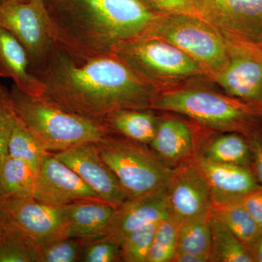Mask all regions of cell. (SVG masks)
Masks as SVG:
<instances>
[{
  "mask_svg": "<svg viewBox=\"0 0 262 262\" xmlns=\"http://www.w3.org/2000/svg\"><path fill=\"white\" fill-rule=\"evenodd\" d=\"M103 121L113 134L149 145L156 132L158 113L151 108H125L108 114Z\"/></svg>",
  "mask_w": 262,
  "mask_h": 262,
  "instance_id": "cell-20",
  "label": "cell"
},
{
  "mask_svg": "<svg viewBox=\"0 0 262 262\" xmlns=\"http://www.w3.org/2000/svg\"><path fill=\"white\" fill-rule=\"evenodd\" d=\"M251 154L250 170L259 185L262 186V131L246 138Z\"/></svg>",
  "mask_w": 262,
  "mask_h": 262,
  "instance_id": "cell-34",
  "label": "cell"
},
{
  "mask_svg": "<svg viewBox=\"0 0 262 262\" xmlns=\"http://www.w3.org/2000/svg\"><path fill=\"white\" fill-rule=\"evenodd\" d=\"M158 113L156 132L149 146L160 159L173 169L199 156L213 131L177 114Z\"/></svg>",
  "mask_w": 262,
  "mask_h": 262,
  "instance_id": "cell-12",
  "label": "cell"
},
{
  "mask_svg": "<svg viewBox=\"0 0 262 262\" xmlns=\"http://www.w3.org/2000/svg\"><path fill=\"white\" fill-rule=\"evenodd\" d=\"M37 77L42 83L39 98L95 120L125 108L151 110L160 94L113 55L84 56L58 43Z\"/></svg>",
  "mask_w": 262,
  "mask_h": 262,
  "instance_id": "cell-1",
  "label": "cell"
},
{
  "mask_svg": "<svg viewBox=\"0 0 262 262\" xmlns=\"http://www.w3.org/2000/svg\"><path fill=\"white\" fill-rule=\"evenodd\" d=\"M144 1L158 13H185L193 14V0H144Z\"/></svg>",
  "mask_w": 262,
  "mask_h": 262,
  "instance_id": "cell-33",
  "label": "cell"
},
{
  "mask_svg": "<svg viewBox=\"0 0 262 262\" xmlns=\"http://www.w3.org/2000/svg\"><path fill=\"white\" fill-rule=\"evenodd\" d=\"M96 144L128 199L168 187L173 169L164 163L148 144L113 133Z\"/></svg>",
  "mask_w": 262,
  "mask_h": 262,
  "instance_id": "cell-6",
  "label": "cell"
},
{
  "mask_svg": "<svg viewBox=\"0 0 262 262\" xmlns=\"http://www.w3.org/2000/svg\"><path fill=\"white\" fill-rule=\"evenodd\" d=\"M0 77L12 79L24 94L39 97L42 83L31 70L27 52L7 29L0 27Z\"/></svg>",
  "mask_w": 262,
  "mask_h": 262,
  "instance_id": "cell-19",
  "label": "cell"
},
{
  "mask_svg": "<svg viewBox=\"0 0 262 262\" xmlns=\"http://www.w3.org/2000/svg\"><path fill=\"white\" fill-rule=\"evenodd\" d=\"M49 153L17 117L8 143V155L22 160L38 174L43 160Z\"/></svg>",
  "mask_w": 262,
  "mask_h": 262,
  "instance_id": "cell-24",
  "label": "cell"
},
{
  "mask_svg": "<svg viewBox=\"0 0 262 262\" xmlns=\"http://www.w3.org/2000/svg\"><path fill=\"white\" fill-rule=\"evenodd\" d=\"M6 1V0H0V5L2 4V3H3V2Z\"/></svg>",
  "mask_w": 262,
  "mask_h": 262,
  "instance_id": "cell-39",
  "label": "cell"
},
{
  "mask_svg": "<svg viewBox=\"0 0 262 262\" xmlns=\"http://www.w3.org/2000/svg\"><path fill=\"white\" fill-rule=\"evenodd\" d=\"M53 155L108 204L117 208L128 200L116 176L100 155L96 143L80 144Z\"/></svg>",
  "mask_w": 262,
  "mask_h": 262,
  "instance_id": "cell-13",
  "label": "cell"
},
{
  "mask_svg": "<svg viewBox=\"0 0 262 262\" xmlns=\"http://www.w3.org/2000/svg\"><path fill=\"white\" fill-rule=\"evenodd\" d=\"M0 27L27 52L36 76L47 66L57 46L44 0H6L0 5Z\"/></svg>",
  "mask_w": 262,
  "mask_h": 262,
  "instance_id": "cell-8",
  "label": "cell"
},
{
  "mask_svg": "<svg viewBox=\"0 0 262 262\" xmlns=\"http://www.w3.org/2000/svg\"><path fill=\"white\" fill-rule=\"evenodd\" d=\"M255 262H262V230L250 249Z\"/></svg>",
  "mask_w": 262,
  "mask_h": 262,
  "instance_id": "cell-37",
  "label": "cell"
},
{
  "mask_svg": "<svg viewBox=\"0 0 262 262\" xmlns=\"http://www.w3.org/2000/svg\"><path fill=\"white\" fill-rule=\"evenodd\" d=\"M167 190L171 214L179 222L211 216L209 187L193 160L173 168Z\"/></svg>",
  "mask_w": 262,
  "mask_h": 262,
  "instance_id": "cell-15",
  "label": "cell"
},
{
  "mask_svg": "<svg viewBox=\"0 0 262 262\" xmlns=\"http://www.w3.org/2000/svg\"><path fill=\"white\" fill-rule=\"evenodd\" d=\"M85 242L70 237L56 239L39 248L37 262L82 261Z\"/></svg>",
  "mask_w": 262,
  "mask_h": 262,
  "instance_id": "cell-30",
  "label": "cell"
},
{
  "mask_svg": "<svg viewBox=\"0 0 262 262\" xmlns=\"http://www.w3.org/2000/svg\"><path fill=\"white\" fill-rule=\"evenodd\" d=\"M212 213L220 219L250 251L261 229L239 202L213 207Z\"/></svg>",
  "mask_w": 262,
  "mask_h": 262,
  "instance_id": "cell-25",
  "label": "cell"
},
{
  "mask_svg": "<svg viewBox=\"0 0 262 262\" xmlns=\"http://www.w3.org/2000/svg\"><path fill=\"white\" fill-rule=\"evenodd\" d=\"M2 198L7 226L38 251L53 241L69 237L61 206H50L32 198Z\"/></svg>",
  "mask_w": 262,
  "mask_h": 262,
  "instance_id": "cell-10",
  "label": "cell"
},
{
  "mask_svg": "<svg viewBox=\"0 0 262 262\" xmlns=\"http://www.w3.org/2000/svg\"><path fill=\"white\" fill-rule=\"evenodd\" d=\"M161 221L141 226L127 234L120 245L122 261H147L155 232Z\"/></svg>",
  "mask_w": 262,
  "mask_h": 262,
  "instance_id": "cell-28",
  "label": "cell"
},
{
  "mask_svg": "<svg viewBox=\"0 0 262 262\" xmlns=\"http://www.w3.org/2000/svg\"><path fill=\"white\" fill-rule=\"evenodd\" d=\"M193 163L206 179L213 207L238 202L262 188L249 168L213 163L201 156L196 157Z\"/></svg>",
  "mask_w": 262,
  "mask_h": 262,
  "instance_id": "cell-16",
  "label": "cell"
},
{
  "mask_svg": "<svg viewBox=\"0 0 262 262\" xmlns=\"http://www.w3.org/2000/svg\"><path fill=\"white\" fill-rule=\"evenodd\" d=\"M7 223V217L3 206V198L0 195V234L4 231Z\"/></svg>",
  "mask_w": 262,
  "mask_h": 262,
  "instance_id": "cell-38",
  "label": "cell"
},
{
  "mask_svg": "<svg viewBox=\"0 0 262 262\" xmlns=\"http://www.w3.org/2000/svg\"><path fill=\"white\" fill-rule=\"evenodd\" d=\"M227 43V63L212 76V82L229 96L262 105V47L247 43Z\"/></svg>",
  "mask_w": 262,
  "mask_h": 262,
  "instance_id": "cell-11",
  "label": "cell"
},
{
  "mask_svg": "<svg viewBox=\"0 0 262 262\" xmlns=\"http://www.w3.org/2000/svg\"><path fill=\"white\" fill-rule=\"evenodd\" d=\"M113 55L160 93L212 82L192 58L160 38L143 36L125 41Z\"/></svg>",
  "mask_w": 262,
  "mask_h": 262,
  "instance_id": "cell-5",
  "label": "cell"
},
{
  "mask_svg": "<svg viewBox=\"0 0 262 262\" xmlns=\"http://www.w3.org/2000/svg\"><path fill=\"white\" fill-rule=\"evenodd\" d=\"M37 174L22 160L9 155L0 169V195L13 198H34Z\"/></svg>",
  "mask_w": 262,
  "mask_h": 262,
  "instance_id": "cell-22",
  "label": "cell"
},
{
  "mask_svg": "<svg viewBox=\"0 0 262 262\" xmlns=\"http://www.w3.org/2000/svg\"><path fill=\"white\" fill-rule=\"evenodd\" d=\"M82 261H122L120 245L108 235L86 241L82 253Z\"/></svg>",
  "mask_w": 262,
  "mask_h": 262,
  "instance_id": "cell-31",
  "label": "cell"
},
{
  "mask_svg": "<svg viewBox=\"0 0 262 262\" xmlns=\"http://www.w3.org/2000/svg\"><path fill=\"white\" fill-rule=\"evenodd\" d=\"M171 262H209V260L203 256L177 251Z\"/></svg>",
  "mask_w": 262,
  "mask_h": 262,
  "instance_id": "cell-36",
  "label": "cell"
},
{
  "mask_svg": "<svg viewBox=\"0 0 262 262\" xmlns=\"http://www.w3.org/2000/svg\"><path fill=\"white\" fill-rule=\"evenodd\" d=\"M213 84L206 82L160 93L151 110L182 115L213 132L248 138L262 131V105L229 96Z\"/></svg>",
  "mask_w": 262,
  "mask_h": 262,
  "instance_id": "cell-3",
  "label": "cell"
},
{
  "mask_svg": "<svg viewBox=\"0 0 262 262\" xmlns=\"http://www.w3.org/2000/svg\"><path fill=\"white\" fill-rule=\"evenodd\" d=\"M21 1H28V0H21Z\"/></svg>",
  "mask_w": 262,
  "mask_h": 262,
  "instance_id": "cell-40",
  "label": "cell"
},
{
  "mask_svg": "<svg viewBox=\"0 0 262 262\" xmlns=\"http://www.w3.org/2000/svg\"><path fill=\"white\" fill-rule=\"evenodd\" d=\"M16 117L10 91L0 83V169L8 155V143Z\"/></svg>",
  "mask_w": 262,
  "mask_h": 262,
  "instance_id": "cell-32",
  "label": "cell"
},
{
  "mask_svg": "<svg viewBox=\"0 0 262 262\" xmlns=\"http://www.w3.org/2000/svg\"><path fill=\"white\" fill-rule=\"evenodd\" d=\"M199 156L213 163L251 168V154L247 139L232 132H211Z\"/></svg>",
  "mask_w": 262,
  "mask_h": 262,
  "instance_id": "cell-21",
  "label": "cell"
},
{
  "mask_svg": "<svg viewBox=\"0 0 262 262\" xmlns=\"http://www.w3.org/2000/svg\"><path fill=\"white\" fill-rule=\"evenodd\" d=\"M70 237L91 241L107 235L116 207L84 201L61 206Z\"/></svg>",
  "mask_w": 262,
  "mask_h": 262,
  "instance_id": "cell-18",
  "label": "cell"
},
{
  "mask_svg": "<svg viewBox=\"0 0 262 262\" xmlns=\"http://www.w3.org/2000/svg\"><path fill=\"white\" fill-rule=\"evenodd\" d=\"M180 223L171 213L161 221L155 232L146 262H171L177 250Z\"/></svg>",
  "mask_w": 262,
  "mask_h": 262,
  "instance_id": "cell-27",
  "label": "cell"
},
{
  "mask_svg": "<svg viewBox=\"0 0 262 262\" xmlns=\"http://www.w3.org/2000/svg\"><path fill=\"white\" fill-rule=\"evenodd\" d=\"M34 198L58 207L79 201L104 202L78 174L52 152L46 157L39 168Z\"/></svg>",
  "mask_w": 262,
  "mask_h": 262,
  "instance_id": "cell-14",
  "label": "cell"
},
{
  "mask_svg": "<svg viewBox=\"0 0 262 262\" xmlns=\"http://www.w3.org/2000/svg\"><path fill=\"white\" fill-rule=\"evenodd\" d=\"M57 43L89 56L147 36L160 13L144 0H44Z\"/></svg>",
  "mask_w": 262,
  "mask_h": 262,
  "instance_id": "cell-2",
  "label": "cell"
},
{
  "mask_svg": "<svg viewBox=\"0 0 262 262\" xmlns=\"http://www.w3.org/2000/svg\"><path fill=\"white\" fill-rule=\"evenodd\" d=\"M147 36L160 38L184 52L210 78L225 67L228 59L227 41L198 15L160 13Z\"/></svg>",
  "mask_w": 262,
  "mask_h": 262,
  "instance_id": "cell-7",
  "label": "cell"
},
{
  "mask_svg": "<svg viewBox=\"0 0 262 262\" xmlns=\"http://www.w3.org/2000/svg\"><path fill=\"white\" fill-rule=\"evenodd\" d=\"M37 248L5 225L0 234V262H37Z\"/></svg>",
  "mask_w": 262,
  "mask_h": 262,
  "instance_id": "cell-29",
  "label": "cell"
},
{
  "mask_svg": "<svg viewBox=\"0 0 262 262\" xmlns=\"http://www.w3.org/2000/svg\"><path fill=\"white\" fill-rule=\"evenodd\" d=\"M210 217L181 222L177 251L203 256L208 258L210 262L211 249Z\"/></svg>",
  "mask_w": 262,
  "mask_h": 262,
  "instance_id": "cell-26",
  "label": "cell"
},
{
  "mask_svg": "<svg viewBox=\"0 0 262 262\" xmlns=\"http://www.w3.org/2000/svg\"><path fill=\"white\" fill-rule=\"evenodd\" d=\"M238 202L253 217L262 230V188L250 193Z\"/></svg>",
  "mask_w": 262,
  "mask_h": 262,
  "instance_id": "cell-35",
  "label": "cell"
},
{
  "mask_svg": "<svg viewBox=\"0 0 262 262\" xmlns=\"http://www.w3.org/2000/svg\"><path fill=\"white\" fill-rule=\"evenodd\" d=\"M193 14L227 42L262 47V0H193Z\"/></svg>",
  "mask_w": 262,
  "mask_h": 262,
  "instance_id": "cell-9",
  "label": "cell"
},
{
  "mask_svg": "<svg viewBox=\"0 0 262 262\" xmlns=\"http://www.w3.org/2000/svg\"><path fill=\"white\" fill-rule=\"evenodd\" d=\"M209 222L211 232L210 262H255L249 250L220 219L212 213Z\"/></svg>",
  "mask_w": 262,
  "mask_h": 262,
  "instance_id": "cell-23",
  "label": "cell"
},
{
  "mask_svg": "<svg viewBox=\"0 0 262 262\" xmlns=\"http://www.w3.org/2000/svg\"><path fill=\"white\" fill-rule=\"evenodd\" d=\"M10 92L17 117L50 152L96 143L111 134L103 120L66 111L42 98L24 94L15 84Z\"/></svg>",
  "mask_w": 262,
  "mask_h": 262,
  "instance_id": "cell-4",
  "label": "cell"
},
{
  "mask_svg": "<svg viewBox=\"0 0 262 262\" xmlns=\"http://www.w3.org/2000/svg\"><path fill=\"white\" fill-rule=\"evenodd\" d=\"M167 187L128 199L115 209L107 235L121 245L131 231L170 215Z\"/></svg>",
  "mask_w": 262,
  "mask_h": 262,
  "instance_id": "cell-17",
  "label": "cell"
}]
</instances>
